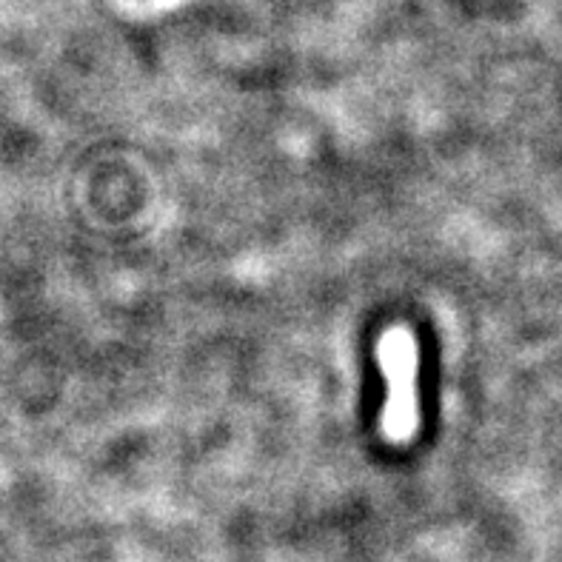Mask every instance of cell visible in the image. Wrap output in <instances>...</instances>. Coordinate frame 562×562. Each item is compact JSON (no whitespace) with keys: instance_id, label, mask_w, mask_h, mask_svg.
Instances as JSON below:
<instances>
[{"instance_id":"1","label":"cell","mask_w":562,"mask_h":562,"mask_svg":"<svg viewBox=\"0 0 562 562\" xmlns=\"http://www.w3.org/2000/svg\"><path fill=\"white\" fill-rule=\"evenodd\" d=\"M385 378V406L380 428L389 442H408L420 428V349L408 328H389L378 346Z\"/></svg>"}]
</instances>
